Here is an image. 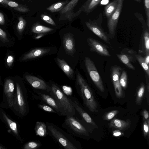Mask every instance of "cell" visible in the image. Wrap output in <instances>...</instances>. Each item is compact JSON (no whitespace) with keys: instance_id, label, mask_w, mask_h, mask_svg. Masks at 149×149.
Instances as JSON below:
<instances>
[{"instance_id":"cell-14","label":"cell","mask_w":149,"mask_h":149,"mask_svg":"<svg viewBox=\"0 0 149 149\" xmlns=\"http://www.w3.org/2000/svg\"><path fill=\"white\" fill-rule=\"evenodd\" d=\"M79 0H71L69 1L60 11V17L59 20H61L68 19L69 21H71L80 14L78 11L75 13L74 10Z\"/></svg>"},{"instance_id":"cell-28","label":"cell","mask_w":149,"mask_h":149,"mask_svg":"<svg viewBox=\"0 0 149 149\" xmlns=\"http://www.w3.org/2000/svg\"><path fill=\"white\" fill-rule=\"evenodd\" d=\"M6 3L8 6L20 12L26 13L29 12L30 10L26 6L18 4L10 0H7Z\"/></svg>"},{"instance_id":"cell-13","label":"cell","mask_w":149,"mask_h":149,"mask_svg":"<svg viewBox=\"0 0 149 149\" xmlns=\"http://www.w3.org/2000/svg\"><path fill=\"white\" fill-rule=\"evenodd\" d=\"M124 0H118L117 8L114 13L108 20L107 26L110 38L113 39L115 36L118 21L121 12Z\"/></svg>"},{"instance_id":"cell-26","label":"cell","mask_w":149,"mask_h":149,"mask_svg":"<svg viewBox=\"0 0 149 149\" xmlns=\"http://www.w3.org/2000/svg\"><path fill=\"white\" fill-rule=\"evenodd\" d=\"M118 0H114L107 4L104 8V15L108 20L115 12L117 8Z\"/></svg>"},{"instance_id":"cell-46","label":"cell","mask_w":149,"mask_h":149,"mask_svg":"<svg viewBox=\"0 0 149 149\" xmlns=\"http://www.w3.org/2000/svg\"><path fill=\"white\" fill-rule=\"evenodd\" d=\"M143 57L145 62L149 65V54L144 56Z\"/></svg>"},{"instance_id":"cell-47","label":"cell","mask_w":149,"mask_h":149,"mask_svg":"<svg viewBox=\"0 0 149 149\" xmlns=\"http://www.w3.org/2000/svg\"><path fill=\"white\" fill-rule=\"evenodd\" d=\"M109 0H102L99 4L100 5H105L107 4L109 2Z\"/></svg>"},{"instance_id":"cell-20","label":"cell","mask_w":149,"mask_h":149,"mask_svg":"<svg viewBox=\"0 0 149 149\" xmlns=\"http://www.w3.org/2000/svg\"><path fill=\"white\" fill-rule=\"evenodd\" d=\"M131 122L130 120H126L114 118L111 120L109 124V127L124 131L129 129L131 126Z\"/></svg>"},{"instance_id":"cell-22","label":"cell","mask_w":149,"mask_h":149,"mask_svg":"<svg viewBox=\"0 0 149 149\" xmlns=\"http://www.w3.org/2000/svg\"><path fill=\"white\" fill-rule=\"evenodd\" d=\"M102 0H87L78 11L81 13L84 12L87 14L94 10L99 5Z\"/></svg>"},{"instance_id":"cell-50","label":"cell","mask_w":149,"mask_h":149,"mask_svg":"<svg viewBox=\"0 0 149 149\" xmlns=\"http://www.w3.org/2000/svg\"><path fill=\"white\" fill-rule=\"evenodd\" d=\"M5 146H4L2 144L0 143V149H7Z\"/></svg>"},{"instance_id":"cell-19","label":"cell","mask_w":149,"mask_h":149,"mask_svg":"<svg viewBox=\"0 0 149 149\" xmlns=\"http://www.w3.org/2000/svg\"><path fill=\"white\" fill-rule=\"evenodd\" d=\"M63 45L66 53L73 55L75 51V40L73 34L70 33L65 34L63 39Z\"/></svg>"},{"instance_id":"cell-1","label":"cell","mask_w":149,"mask_h":149,"mask_svg":"<svg viewBox=\"0 0 149 149\" xmlns=\"http://www.w3.org/2000/svg\"><path fill=\"white\" fill-rule=\"evenodd\" d=\"M48 135L64 149H81L80 143L73 136L56 125L45 122Z\"/></svg>"},{"instance_id":"cell-44","label":"cell","mask_w":149,"mask_h":149,"mask_svg":"<svg viewBox=\"0 0 149 149\" xmlns=\"http://www.w3.org/2000/svg\"><path fill=\"white\" fill-rule=\"evenodd\" d=\"M113 135L115 137H119L123 135V133L120 131L117 130L113 131Z\"/></svg>"},{"instance_id":"cell-43","label":"cell","mask_w":149,"mask_h":149,"mask_svg":"<svg viewBox=\"0 0 149 149\" xmlns=\"http://www.w3.org/2000/svg\"><path fill=\"white\" fill-rule=\"evenodd\" d=\"M14 60V58L13 56L10 55L8 56L7 59V63L9 67H10L12 65Z\"/></svg>"},{"instance_id":"cell-11","label":"cell","mask_w":149,"mask_h":149,"mask_svg":"<svg viewBox=\"0 0 149 149\" xmlns=\"http://www.w3.org/2000/svg\"><path fill=\"white\" fill-rule=\"evenodd\" d=\"M136 52L133 49L125 48L116 56L119 60L129 69L135 70L133 64L136 63Z\"/></svg>"},{"instance_id":"cell-15","label":"cell","mask_w":149,"mask_h":149,"mask_svg":"<svg viewBox=\"0 0 149 149\" xmlns=\"http://www.w3.org/2000/svg\"><path fill=\"white\" fill-rule=\"evenodd\" d=\"M87 41L91 51L95 52L102 56H111V54L107 49V48H109L108 46L91 37L88 38Z\"/></svg>"},{"instance_id":"cell-31","label":"cell","mask_w":149,"mask_h":149,"mask_svg":"<svg viewBox=\"0 0 149 149\" xmlns=\"http://www.w3.org/2000/svg\"><path fill=\"white\" fill-rule=\"evenodd\" d=\"M136 60L141 66L147 75L149 76V65L144 61L143 57L139 54H136Z\"/></svg>"},{"instance_id":"cell-5","label":"cell","mask_w":149,"mask_h":149,"mask_svg":"<svg viewBox=\"0 0 149 149\" xmlns=\"http://www.w3.org/2000/svg\"><path fill=\"white\" fill-rule=\"evenodd\" d=\"M50 88L47 93L56 101L62 109L66 116L75 115L76 111L70 99L57 84L52 83L49 85Z\"/></svg>"},{"instance_id":"cell-48","label":"cell","mask_w":149,"mask_h":149,"mask_svg":"<svg viewBox=\"0 0 149 149\" xmlns=\"http://www.w3.org/2000/svg\"><path fill=\"white\" fill-rule=\"evenodd\" d=\"M7 0H0V3L4 6L6 7L8 6L6 3Z\"/></svg>"},{"instance_id":"cell-9","label":"cell","mask_w":149,"mask_h":149,"mask_svg":"<svg viewBox=\"0 0 149 149\" xmlns=\"http://www.w3.org/2000/svg\"><path fill=\"white\" fill-rule=\"evenodd\" d=\"M84 61L87 71L93 83L101 92H104L103 81L93 62L88 57H85Z\"/></svg>"},{"instance_id":"cell-17","label":"cell","mask_w":149,"mask_h":149,"mask_svg":"<svg viewBox=\"0 0 149 149\" xmlns=\"http://www.w3.org/2000/svg\"><path fill=\"white\" fill-rule=\"evenodd\" d=\"M140 40L138 53L145 56L149 54V28H143Z\"/></svg>"},{"instance_id":"cell-6","label":"cell","mask_w":149,"mask_h":149,"mask_svg":"<svg viewBox=\"0 0 149 149\" xmlns=\"http://www.w3.org/2000/svg\"><path fill=\"white\" fill-rule=\"evenodd\" d=\"M0 119L5 124L8 132L20 143H22L24 139L20 130L18 123L13 119L0 106Z\"/></svg>"},{"instance_id":"cell-51","label":"cell","mask_w":149,"mask_h":149,"mask_svg":"<svg viewBox=\"0 0 149 149\" xmlns=\"http://www.w3.org/2000/svg\"><path fill=\"white\" fill-rule=\"evenodd\" d=\"M136 1L139 2H141L142 0H134Z\"/></svg>"},{"instance_id":"cell-52","label":"cell","mask_w":149,"mask_h":149,"mask_svg":"<svg viewBox=\"0 0 149 149\" xmlns=\"http://www.w3.org/2000/svg\"><path fill=\"white\" fill-rule=\"evenodd\" d=\"M1 83V81H0V83Z\"/></svg>"},{"instance_id":"cell-21","label":"cell","mask_w":149,"mask_h":149,"mask_svg":"<svg viewBox=\"0 0 149 149\" xmlns=\"http://www.w3.org/2000/svg\"><path fill=\"white\" fill-rule=\"evenodd\" d=\"M50 51L49 48H38L34 49L25 54L22 59L26 60L41 56Z\"/></svg>"},{"instance_id":"cell-39","label":"cell","mask_w":149,"mask_h":149,"mask_svg":"<svg viewBox=\"0 0 149 149\" xmlns=\"http://www.w3.org/2000/svg\"><path fill=\"white\" fill-rule=\"evenodd\" d=\"M134 14L136 17L141 23L142 25V28H143L147 27L148 28L147 26L146 23L144 20L143 17L141 14L138 13H135Z\"/></svg>"},{"instance_id":"cell-3","label":"cell","mask_w":149,"mask_h":149,"mask_svg":"<svg viewBox=\"0 0 149 149\" xmlns=\"http://www.w3.org/2000/svg\"><path fill=\"white\" fill-rule=\"evenodd\" d=\"M15 84L13 105L11 110L16 116L23 118L29 112L27 91L18 82Z\"/></svg>"},{"instance_id":"cell-4","label":"cell","mask_w":149,"mask_h":149,"mask_svg":"<svg viewBox=\"0 0 149 149\" xmlns=\"http://www.w3.org/2000/svg\"><path fill=\"white\" fill-rule=\"evenodd\" d=\"M62 127L73 136L81 138L89 136V131L86 123L74 115L66 116Z\"/></svg>"},{"instance_id":"cell-33","label":"cell","mask_w":149,"mask_h":149,"mask_svg":"<svg viewBox=\"0 0 149 149\" xmlns=\"http://www.w3.org/2000/svg\"><path fill=\"white\" fill-rule=\"evenodd\" d=\"M19 22L17 26V29L18 32L21 33L23 31L26 24V22L22 16L18 18Z\"/></svg>"},{"instance_id":"cell-35","label":"cell","mask_w":149,"mask_h":149,"mask_svg":"<svg viewBox=\"0 0 149 149\" xmlns=\"http://www.w3.org/2000/svg\"><path fill=\"white\" fill-rule=\"evenodd\" d=\"M119 112L117 110H114L106 113L103 116L102 118L104 120L109 121L114 117Z\"/></svg>"},{"instance_id":"cell-32","label":"cell","mask_w":149,"mask_h":149,"mask_svg":"<svg viewBox=\"0 0 149 149\" xmlns=\"http://www.w3.org/2000/svg\"><path fill=\"white\" fill-rule=\"evenodd\" d=\"M119 81L120 85L122 88H126L128 84V76L126 72L123 70L120 74Z\"/></svg>"},{"instance_id":"cell-23","label":"cell","mask_w":149,"mask_h":149,"mask_svg":"<svg viewBox=\"0 0 149 149\" xmlns=\"http://www.w3.org/2000/svg\"><path fill=\"white\" fill-rule=\"evenodd\" d=\"M34 131L36 136L44 137L48 135L45 123L42 121H37L34 127Z\"/></svg>"},{"instance_id":"cell-53","label":"cell","mask_w":149,"mask_h":149,"mask_svg":"<svg viewBox=\"0 0 149 149\" xmlns=\"http://www.w3.org/2000/svg\"></svg>"},{"instance_id":"cell-45","label":"cell","mask_w":149,"mask_h":149,"mask_svg":"<svg viewBox=\"0 0 149 149\" xmlns=\"http://www.w3.org/2000/svg\"><path fill=\"white\" fill-rule=\"evenodd\" d=\"M5 23V20L3 14L0 12V25H3Z\"/></svg>"},{"instance_id":"cell-7","label":"cell","mask_w":149,"mask_h":149,"mask_svg":"<svg viewBox=\"0 0 149 149\" xmlns=\"http://www.w3.org/2000/svg\"><path fill=\"white\" fill-rule=\"evenodd\" d=\"M102 14L100 13L96 19H89L85 23L87 27L95 35L106 43L111 45L108 34L102 26Z\"/></svg>"},{"instance_id":"cell-2","label":"cell","mask_w":149,"mask_h":149,"mask_svg":"<svg viewBox=\"0 0 149 149\" xmlns=\"http://www.w3.org/2000/svg\"><path fill=\"white\" fill-rule=\"evenodd\" d=\"M76 83V91L84 105L90 112H98V105L91 89L79 73L77 75Z\"/></svg>"},{"instance_id":"cell-37","label":"cell","mask_w":149,"mask_h":149,"mask_svg":"<svg viewBox=\"0 0 149 149\" xmlns=\"http://www.w3.org/2000/svg\"><path fill=\"white\" fill-rule=\"evenodd\" d=\"M41 19L48 24L56 26V24L53 19L49 16L44 14H42L40 15Z\"/></svg>"},{"instance_id":"cell-38","label":"cell","mask_w":149,"mask_h":149,"mask_svg":"<svg viewBox=\"0 0 149 149\" xmlns=\"http://www.w3.org/2000/svg\"><path fill=\"white\" fill-rule=\"evenodd\" d=\"M149 124L145 120H143V131L145 137L149 138Z\"/></svg>"},{"instance_id":"cell-34","label":"cell","mask_w":149,"mask_h":149,"mask_svg":"<svg viewBox=\"0 0 149 149\" xmlns=\"http://www.w3.org/2000/svg\"><path fill=\"white\" fill-rule=\"evenodd\" d=\"M38 108L46 112L53 113L57 114L56 111L52 107L45 104H37Z\"/></svg>"},{"instance_id":"cell-36","label":"cell","mask_w":149,"mask_h":149,"mask_svg":"<svg viewBox=\"0 0 149 149\" xmlns=\"http://www.w3.org/2000/svg\"><path fill=\"white\" fill-rule=\"evenodd\" d=\"M145 11L146 18V24L149 28V0H143Z\"/></svg>"},{"instance_id":"cell-29","label":"cell","mask_w":149,"mask_h":149,"mask_svg":"<svg viewBox=\"0 0 149 149\" xmlns=\"http://www.w3.org/2000/svg\"><path fill=\"white\" fill-rule=\"evenodd\" d=\"M67 0L64 1L59 2L52 4L47 7V10L52 13H54L60 11L62 10L66 4L69 2Z\"/></svg>"},{"instance_id":"cell-24","label":"cell","mask_w":149,"mask_h":149,"mask_svg":"<svg viewBox=\"0 0 149 149\" xmlns=\"http://www.w3.org/2000/svg\"><path fill=\"white\" fill-rule=\"evenodd\" d=\"M57 63L59 67L69 78H72L74 72L72 68L63 60L57 58Z\"/></svg>"},{"instance_id":"cell-10","label":"cell","mask_w":149,"mask_h":149,"mask_svg":"<svg viewBox=\"0 0 149 149\" xmlns=\"http://www.w3.org/2000/svg\"><path fill=\"white\" fill-rule=\"evenodd\" d=\"M36 94H34V98L40 101L43 104L48 105L53 108L57 112V114L60 116H65V113L61 107L51 95L45 92L36 91Z\"/></svg>"},{"instance_id":"cell-49","label":"cell","mask_w":149,"mask_h":149,"mask_svg":"<svg viewBox=\"0 0 149 149\" xmlns=\"http://www.w3.org/2000/svg\"><path fill=\"white\" fill-rule=\"evenodd\" d=\"M44 35V34H39L35 37V38L36 39H39L43 36Z\"/></svg>"},{"instance_id":"cell-30","label":"cell","mask_w":149,"mask_h":149,"mask_svg":"<svg viewBox=\"0 0 149 149\" xmlns=\"http://www.w3.org/2000/svg\"><path fill=\"white\" fill-rule=\"evenodd\" d=\"M41 142L38 141H32L27 142L22 147L23 149H37L42 146Z\"/></svg>"},{"instance_id":"cell-16","label":"cell","mask_w":149,"mask_h":149,"mask_svg":"<svg viewBox=\"0 0 149 149\" xmlns=\"http://www.w3.org/2000/svg\"><path fill=\"white\" fill-rule=\"evenodd\" d=\"M69 98L76 111H77L80 115L83 120L86 124L95 126L97 128L98 127L95 123L89 114L83 109L76 97L72 95Z\"/></svg>"},{"instance_id":"cell-25","label":"cell","mask_w":149,"mask_h":149,"mask_svg":"<svg viewBox=\"0 0 149 149\" xmlns=\"http://www.w3.org/2000/svg\"><path fill=\"white\" fill-rule=\"evenodd\" d=\"M146 91V86L143 82L140 83L136 92L135 102L138 105H140L144 97Z\"/></svg>"},{"instance_id":"cell-12","label":"cell","mask_w":149,"mask_h":149,"mask_svg":"<svg viewBox=\"0 0 149 149\" xmlns=\"http://www.w3.org/2000/svg\"><path fill=\"white\" fill-rule=\"evenodd\" d=\"M123 68L117 65L111 67L110 69L111 77L113 84L116 97L120 99L125 97L124 92L119 81L120 77Z\"/></svg>"},{"instance_id":"cell-27","label":"cell","mask_w":149,"mask_h":149,"mask_svg":"<svg viewBox=\"0 0 149 149\" xmlns=\"http://www.w3.org/2000/svg\"><path fill=\"white\" fill-rule=\"evenodd\" d=\"M53 30L51 28L42 25L39 23H35L31 28L32 31L38 34H44L50 32Z\"/></svg>"},{"instance_id":"cell-42","label":"cell","mask_w":149,"mask_h":149,"mask_svg":"<svg viewBox=\"0 0 149 149\" xmlns=\"http://www.w3.org/2000/svg\"><path fill=\"white\" fill-rule=\"evenodd\" d=\"M142 114L143 120H145L149 124V114L148 111L146 109H144L142 112Z\"/></svg>"},{"instance_id":"cell-40","label":"cell","mask_w":149,"mask_h":149,"mask_svg":"<svg viewBox=\"0 0 149 149\" xmlns=\"http://www.w3.org/2000/svg\"><path fill=\"white\" fill-rule=\"evenodd\" d=\"M0 39L3 42L9 41L6 32L0 28Z\"/></svg>"},{"instance_id":"cell-41","label":"cell","mask_w":149,"mask_h":149,"mask_svg":"<svg viewBox=\"0 0 149 149\" xmlns=\"http://www.w3.org/2000/svg\"><path fill=\"white\" fill-rule=\"evenodd\" d=\"M146 88V100L148 104H149V76L146 74H145Z\"/></svg>"},{"instance_id":"cell-8","label":"cell","mask_w":149,"mask_h":149,"mask_svg":"<svg viewBox=\"0 0 149 149\" xmlns=\"http://www.w3.org/2000/svg\"><path fill=\"white\" fill-rule=\"evenodd\" d=\"M15 90L14 81L10 79H7L3 84L2 101L0 106L2 108L11 110L12 108Z\"/></svg>"},{"instance_id":"cell-18","label":"cell","mask_w":149,"mask_h":149,"mask_svg":"<svg viewBox=\"0 0 149 149\" xmlns=\"http://www.w3.org/2000/svg\"><path fill=\"white\" fill-rule=\"evenodd\" d=\"M25 78L33 88L44 91L47 93L49 92V86L43 80L35 76L29 75H26Z\"/></svg>"}]
</instances>
